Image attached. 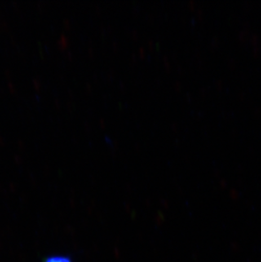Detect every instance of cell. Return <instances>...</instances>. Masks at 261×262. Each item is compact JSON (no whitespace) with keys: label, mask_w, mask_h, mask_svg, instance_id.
Masks as SVG:
<instances>
[{"label":"cell","mask_w":261,"mask_h":262,"mask_svg":"<svg viewBox=\"0 0 261 262\" xmlns=\"http://www.w3.org/2000/svg\"><path fill=\"white\" fill-rule=\"evenodd\" d=\"M42 262H73V260L68 255H53L44 258Z\"/></svg>","instance_id":"obj_1"}]
</instances>
